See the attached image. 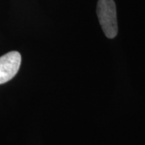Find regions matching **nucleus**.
<instances>
[{
	"mask_svg": "<svg viewBox=\"0 0 145 145\" xmlns=\"http://www.w3.org/2000/svg\"><path fill=\"white\" fill-rule=\"evenodd\" d=\"M21 65L20 52L13 51L0 57V85L9 82L18 72Z\"/></svg>",
	"mask_w": 145,
	"mask_h": 145,
	"instance_id": "obj_2",
	"label": "nucleus"
},
{
	"mask_svg": "<svg viewBox=\"0 0 145 145\" xmlns=\"http://www.w3.org/2000/svg\"><path fill=\"white\" fill-rule=\"evenodd\" d=\"M97 14L104 34L109 39L114 38L118 34V24L114 0H99Z\"/></svg>",
	"mask_w": 145,
	"mask_h": 145,
	"instance_id": "obj_1",
	"label": "nucleus"
}]
</instances>
